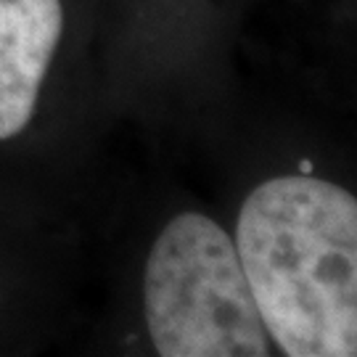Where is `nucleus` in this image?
I'll use <instances>...</instances> for the list:
<instances>
[{"instance_id":"f257e3e1","label":"nucleus","mask_w":357,"mask_h":357,"mask_svg":"<svg viewBox=\"0 0 357 357\" xmlns=\"http://www.w3.org/2000/svg\"><path fill=\"white\" fill-rule=\"evenodd\" d=\"M236 255L268 336L289 357L357 355V202L328 180L257 185Z\"/></svg>"},{"instance_id":"f03ea898","label":"nucleus","mask_w":357,"mask_h":357,"mask_svg":"<svg viewBox=\"0 0 357 357\" xmlns=\"http://www.w3.org/2000/svg\"><path fill=\"white\" fill-rule=\"evenodd\" d=\"M146 323L162 357H268L236 243L215 220H169L146 265Z\"/></svg>"},{"instance_id":"7ed1b4c3","label":"nucleus","mask_w":357,"mask_h":357,"mask_svg":"<svg viewBox=\"0 0 357 357\" xmlns=\"http://www.w3.org/2000/svg\"><path fill=\"white\" fill-rule=\"evenodd\" d=\"M61 29V0H0V141L29 125Z\"/></svg>"}]
</instances>
